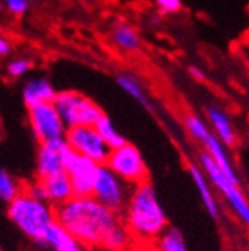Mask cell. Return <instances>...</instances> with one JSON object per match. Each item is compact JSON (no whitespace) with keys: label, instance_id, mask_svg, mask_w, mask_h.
I'll list each match as a JSON object with an SVG mask.
<instances>
[{"label":"cell","instance_id":"e0dca14e","mask_svg":"<svg viewBox=\"0 0 249 251\" xmlns=\"http://www.w3.org/2000/svg\"><path fill=\"white\" fill-rule=\"evenodd\" d=\"M188 171H190V175L193 178V182L196 184L197 192H199V195L202 198L204 209L207 211L210 218L218 220V218H220V206H218V202H216V199L212 195V190H210V187H209V182H207V178H206L204 172L196 163H190L188 165Z\"/></svg>","mask_w":249,"mask_h":251},{"label":"cell","instance_id":"4fadbf2b","mask_svg":"<svg viewBox=\"0 0 249 251\" xmlns=\"http://www.w3.org/2000/svg\"><path fill=\"white\" fill-rule=\"evenodd\" d=\"M55 96V88L52 87L49 79L44 76L28 79L23 87V100L28 109L42 103H52Z\"/></svg>","mask_w":249,"mask_h":251},{"label":"cell","instance_id":"ffe728a7","mask_svg":"<svg viewBox=\"0 0 249 251\" xmlns=\"http://www.w3.org/2000/svg\"><path fill=\"white\" fill-rule=\"evenodd\" d=\"M94 129L97 130V133L100 135V138L105 141V144L111 148V150H115V148H119L122 147L124 144L127 142L126 136H124L116 127L113 121L105 114L94 126Z\"/></svg>","mask_w":249,"mask_h":251},{"label":"cell","instance_id":"7a4b0ae2","mask_svg":"<svg viewBox=\"0 0 249 251\" xmlns=\"http://www.w3.org/2000/svg\"><path fill=\"white\" fill-rule=\"evenodd\" d=\"M122 220L132 236L140 241H155L169 226L167 214L158 199L157 190L149 181L132 188L122 211Z\"/></svg>","mask_w":249,"mask_h":251},{"label":"cell","instance_id":"d4e9b609","mask_svg":"<svg viewBox=\"0 0 249 251\" xmlns=\"http://www.w3.org/2000/svg\"><path fill=\"white\" fill-rule=\"evenodd\" d=\"M158 6V15H167V14H176L183 8L182 0H155Z\"/></svg>","mask_w":249,"mask_h":251},{"label":"cell","instance_id":"8992f818","mask_svg":"<svg viewBox=\"0 0 249 251\" xmlns=\"http://www.w3.org/2000/svg\"><path fill=\"white\" fill-rule=\"evenodd\" d=\"M199 159H200V168L204 172L206 178H209L210 182L226 198V201L234 209L236 215L240 218V222L249 226V203L245 195L242 193L240 187L228 181V178L215 165V162L210 159V155L207 152H202Z\"/></svg>","mask_w":249,"mask_h":251},{"label":"cell","instance_id":"7c38bea8","mask_svg":"<svg viewBox=\"0 0 249 251\" xmlns=\"http://www.w3.org/2000/svg\"><path fill=\"white\" fill-rule=\"evenodd\" d=\"M38 181L42 187L44 201L54 208L66 203L73 198V188L66 172H58L55 175Z\"/></svg>","mask_w":249,"mask_h":251},{"label":"cell","instance_id":"30bf717a","mask_svg":"<svg viewBox=\"0 0 249 251\" xmlns=\"http://www.w3.org/2000/svg\"><path fill=\"white\" fill-rule=\"evenodd\" d=\"M99 166L100 165L87 159V157L79 155L72 150L69 151L65 162V172L70 179L73 198L92 196V188H94Z\"/></svg>","mask_w":249,"mask_h":251},{"label":"cell","instance_id":"d6986e66","mask_svg":"<svg viewBox=\"0 0 249 251\" xmlns=\"http://www.w3.org/2000/svg\"><path fill=\"white\" fill-rule=\"evenodd\" d=\"M154 245L155 251H190L183 233L175 226H167L154 241Z\"/></svg>","mask_w":249,"mask_h":251},{"label":"cell","instance_id":"6da1fadb","mask_svg":"<svg viewBox=\"0 0 249 251\" xmlns=\"http://www.w3.org/2000/svg\"><path fill=\"white\" fill-rule=\"evenodd\" d=\"M55 222L70 232L85 248L127 251L133 244L122 215L106 208L92 196L72 198L54 208Z\"/></svg>","mask_w":249,"mask_h":251},{"label":"cell","instance_id":"52a82bcc","mask_svg":"<svg viewBox=\"0 0 249 251\" xmlns=\"http://www.w3.org/2000/svg\"><path fill=\"white\" fill-rule=\"evenodd\" d=\"M132 188L133 187L121 181L106 165H100L94 188H92V198L106 208L122 214Z\"/></svg>","mask_w":249,"mask_h":251},{"label":"cell","instance_id":"4316f807","mask_svg":"<svg viewBox=\"0 0 249 251\" xmlns=\"http://www.w3.org/2000/svg\"><path fill=\"white\" fill-rule=\"evenodd\" d=\"M188 74L196 82H204L206 81V74L197 66H188Z\"/></svg>","mask_w":249,"mask_h":251},{"label":"cell","instance_id":"277c9868","mask_svg":"<svg viewBox=\"0 0 249 251\" xmlns=\"http://www.w3.org/2000/svg\"><path fill=\"white\" fill-rule=\"evenodd\" d=\"M52 103L68 129L75 127V126L94 127L96 123L105 115L103 109L97 103L87 98L85 94L73 90L57 91Z\"/></svg>","mask_w":249,"mask_h":251},{"label":"cell","instance_id":"5bb4252c","mask_svg":"<svg viewBox=\"0 0 249 251\" xmlns=\"http://www.w3.org/2000/svg\"><path fill=\"white\" fill-rule=\"evenodd\" d=\"M206 115L216 133L215 136L218 138V141L226 147H233L236 144L237 136H236L233 124H231L230 115L224 109H221L220 106H215V105H209L206 108Z\"/></svg>","mask_w":249,"mask_h":251},{"label":"cell","instance_id":"8fae6325","mask_svg":"<svg viewBox=\"0 0 249 251\" xmlns=\"http://www.w3.org/2000/svg\"><path fill=\"white\" fill-rule=\"evenodd\" d=\"M70 148L65 139L39 144L36 155V179H45L58 172H65V162Z\"/></svg>","mask_w":249,"mask_h":251},{"label":"cell","instance_id":"7402d4cb","mask_svg":"<svg viewBox=\"0 0 249 251\" xmlns=\"http://www.w3.org/2000/svg\"><path fill=\"white\" fill-rule=\"evenodd\" d=\"M21 193L20 184L5 168L0 166V201L11 203Z\"/></svg>","mask_w":249,"mask_h":251},{"label":"cell","instance_id":"83f0119b","mask_svg":"<svg viewBox=\"0 0 249 251\" xmlns=\"http://www.w3.org/2000/svg\"><path fill=\"white\" fill-rule=\"evenodd\" d=\"M11 50H12V47H11L9 41L0 35V55H8L11 52Z\"/></svg>","mask_w":249,"mask_h":251},{"label":"cell","instance_id":"3957f363","mask_svg":"<svg viewBox=\"0 0 249 251\" xmlns=\"http://www.w3.org/2000/svg\"><path fill=\"white\" fill-rule=\"evenodd\" d=\"M8 217L25 238L41 245L46 230L55 222L54 206L32 198L27 192H21L8 203Z\"/></svg>","mask_w":249,"mask_h":251},{"label":"cell","instance_id":"ac0fdd59","mask_svg":"<svg viewBox=\"0 0 249 251\" xmlns=\"http://www.w3.org/2000/svg\"><path fill=\"white\" fill-rule=\"evenodd\" d=\"M116 84L126 91L129 96H132L136 102H139L143 108L146 109H152L151 108V102L148 99V94L143 88V85L140 84V81L137 79V76H135L133 74L130 72H121L116 75L115 78Z\"/></svg>","mask_w":249,"mask_h":251},{"label":"cell","instance_id":"cb8c5ba5","mask_svg":"<svg viewBox=\"0 0 249 251\" xmlns=\"http://www.w3.org/2000/svg\"><path fill=\"white\" fill-rule=\"evenodd\" d=\"M32 66H33V63L30 61L28 58H15V60H12V61L8 63L6 71H8V74H9L11 76H14V78H21V76H24L30 69H32Z\"/></svg>","mask_w":249,"mask_h":251},{"label":"cell","instance_id":"2e32d148","mask_svg":"<svg viewBox=\"0 0 249 251\" xmlns=\"http://www.w3.org/2000/svg\"><path fill=\"white\" fill-rule=\"evenodd\" d=\"M204 148H206V152L210 155V159L215 162V165L223 171V174L228 178L230 182H233L234 185H240V179L228 159V154L226 152V148L224 145L218 141V138L215 135H209L206 138V141L203 142Z\"/></svg>","mask_w":249,"mask_h":251},{"label":"cell","instance_id":"9a60e30c","mask_svg":"<svg viewBox=\"0 0 249 251\" xmlns=\"http://www.w3.org/2000/svg\"><path fill=\"white\" fill-rule=\"evenodd\" d=\"M42 245L48 247L51 251H85V247L57 222L46 230Z\"/></svg>","mask_w":249,"mask_h":251},{"label":"cell","instance_id":"44dd1931","mask_svg":"<svg viewBox=\"0 0 249 251\" xmlns=\"http://www.w3.org/2000/svg\"><path fill=\"white\" fill-rule=\"evenodd\" d=\"M112 38H113V42L116 44L118 48L126 50V51H133L140 44L137 31L129 24H118L113 28Z\"/></svg>","mask_w":249,"mask_h":251},{"label":"cell","instance_id":"5b68a950","mask_svg":"<svg viewBox=\"0 0 249 251\" xmlns=\"http://www.w3.org/2000/svg\"><path fill=\"white\" fill-rule=\"evenodd\" d=\"M105 165L130 187L148 181L149 172L143 155L139 148L129 141L119 148L111 150Z\"/></svg>","mask_w":249,"mask_h":251},{"label":"cell","instance_id":"9c48e42d","mask_svg":"<svg viewBox=\"0 0 249 251\" xmlns=\"http://www.w3.org/2000/svg\"><path fill=\"white\" fill-rule=\"evenodd\" d=\"M28 123L39 144L65 139L68 127L57 112L54 103H42L28 109Z\"/></svg>","mask_w":249,"mask_h":251},{"label":"cell","instance_id":"484cf974","mask_svg":"<svg viewBox=\"0 0 249 251\" xmlns=\"http://www.w3.org/2000/svg\"><path fill=\"white\" fill-rule=\"evenodd\" d=\"M3 3L9 12L15 15H23L32 6V0H3Z\"/></svg>","mask_w":249,"mask_h":251},{"label":"cell","instance_id":"f1b7e54d","mask_svg":"<svg viewBox=\"0 0 249 251\" xmlns=\"http://www.w3.org/2000/svg\"><path fill=\"white\" fill-rule=\"evenodd\" d=\"M154 251H155V250H154Z\"/></svg>","mask_w":249,"mask_h":251},{"label":"cell","instance_id":"ba28073f","mask_svg":"<svg viewBox=\"0 0 249 251\" xmlns=\"http://www.w3.org/2000/svg\"><path fill=\"white\" fill-rule=\"evenodd\" d=\"M65 141L72 151L87 157L97 165H105L111 154V148L91 126H75L68 129Z\"/></svg>","mask_w":249,"mask_h":251},{"label":"cell","instance_id":"603a6c76","mask_svg":"<svg viewBox=\"0 0 249 251\" xmlns=\"http://www.w3.org/2000/svg\"><path fill=\"white\" fill-rule=\"evenodd\" d=\"M185 127H186V130H188V133L194 139L200 141L202 144L210 135V132L207 130V126L204 124V121L199 115H196V114H188V115L185 117Z\"/></svg>","mask_w":249,"mask_h":251}]
</instances>
